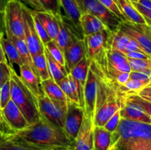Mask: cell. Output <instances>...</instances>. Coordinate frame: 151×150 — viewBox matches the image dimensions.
<instances>
[{
    "label": "cell",
    "instance_id": "1",
    "mask_svg": "<svg viewBox=\"0 0 151 150\" xmlns=\"http://www.w3.org/2000/svg\"><path fill=\"white\" fill-rule=\"evenodd\" d=\"M13 135L24 142L44 148L75 147V141L69 138L63 129L53 124L41 116L35 123L14 132Z\"/></svg>",
    "mask_w": 151,
    "mask_h": 150
},
{
    "label": "cell",
    "instance_id": "2",
    "mask_svg": "<svg viewBox=\"0 0 151 150\" xmlns=\"http://www.w3.org/2000/svg\"><path fill=\"white\" fill-rule=\"evenodd\" d=\"M10 81L11 100L19 107L29 125L35 123L41 118L38 98L24 84L13 66Z\"/></svg>",
    "mask_w": 151,
    "mask_h": 150
},
{
    "label": "cell",
    "instance_id": "3",
    "mask_svg": "<svg viewBox=\"0 0 151 150\" xmlns=\"http://www.w3.org/2000/svg\"><path fill=\"white\" fill-rule=\"evenodd\" d=\"M140 141H151V124L121 119L116 131L112 133L111 149Z\"/></svg>",
    "mask_w": 151,
    "mask_h": 150
},
{
    "label": "cell",
    "instance_id": "4",
    "mask_svg": "<svg viewBox=\"0 0 151 150\" xmlns=\"http://www.w3.org/2000/svg\"><path fill=\"white\" fill-rule=\"evenodd\" d=\"M38 100L41 116L53 124L63 129L69 101L53 99L46 94L38 98Z\"/></svg>",
    "mask_w": 151,
    "mask_h": 150
},
{
    "label": "cell",
    "instance_id": "5",
    "mask_svg": "<svg viewBox=\"0 0 151 150\" xmlns=\"http://www.w3.org/2000/svg\"><path fill=\"white\" fill-rule=\"evenodd\" d=\"M81 14H91L100 19L108 29L115 32L119 29L122 21L105 7L99 0H76Z\"/></svg>",
    "mask_w": 151,
    "mask_h": 150
},
{
    "label": "cell",
    "instance_id": "6",
    "mask_svg": "<svg viewBox=\"0 0 151 150\" xmlns=\"http://www.w3.org/2000/svg\"><path fill=\"white\" fill-rule=\"evenodd\" d=\"M112 32L105 29L93 35L84 37L86 55L88 61L100 65L104 61L109 40Z\"/></svg>",
    "mask_w": 151,
    "mask_h": 150
},
{
    "label": "cell",
    "instance_id": "7",
    "mask_svg": "<svg viewBox=\"0 0 151 150\" xmlns=\"http://www.w3.org/2000/svg\"><path fill=\"white\" fill-rule=\"evenodd\" d=\"M23 6L17 0H7L4 10L5 31L14 36L24 40Z\"/></svg>",
    "mask_w": 151,
    "mask_h": 150
},
{
    "label": "cell",
    "instance_id": "8",
    "mask_svg": "<svg viewBox=\"0 0 151 150\" xmlns=\"http://www.w3.org/2000/svg\"><path fill=\"white\" fill-rule=\"evenodd\" d=\"M61 6L60 14L62 21L70 32L80 40H84V35L81 26V12L76 0H60Z\"/></svg>",
    "mask_w": 151,
    "mask_h": 150
},
{
    "label": "cell",
    "instance_id": "9",
    "mask_svg": "<svg viewBox=\"0 0 151 150\" xmlns=\"http://www.w3.org/2000/svg\"><path fill=\"white\" fill-rule=\"evenodd\" d=\"M119 30L135 40L144 52L151 57V27L150 26L125 21L121 23Z\"/></svg>",
    "mask_w": 151,
    "mask_h": 150
},
{
    "label": "cell",
    "instance_id": "10",
    "mask_svg": "<svg viewBox=\"0 0 151 150\" xmlns=\"http://www.w3.org/2000/svg\"><path fill=\"white\" fill-rule=\"evenodd\" d=\"M24 23V41L32 57L44 53L45 46L40 39L35 29L32 11L23 6Z\"/></svg>",
    "mask_w": 151,
    "mask_h": 150
},
{
    "label": "cell",
    "instance_id": "11",
    "mask_svg": "<svg viewBox=\"0 0 151 150\" xmlns=\"http://www.w3.org/2000/svg\"><path fill=\"white\" fill-rule=\"evenodd\" d=\"M83 117L84 109L77 103L69 101L63 130L72 141H75L81 129Z\"/></svg>",
    "mask_w": 151,
    "mask_h": 150
},
{
    "label": "cell",
    "instance_id": "12",
    "mask_svg": "<svg viewBox=\"0 0 151 150\" xmlns=\"http://www.w3.org/2000/svg\"><path fill=\"white\" fill-rule=\"evenodd\" d=\"M123 102V96L116 92L108 97L94 116V125L104 126L108 121L121 109Z\"/></svg>",
    "mask_w": 151,
    "mask_h": 150
},
{
    "label": "cell",
    "instance_id": "13",
    "mask_svg": "<svg viewBox=\"0 0 151 150\" xmlns=\"http://www.w3.org/2000/svg\"><path fill=\"white\" fill-rule=\"evenodd\" d=\"M86 55L84 40H80L72 35V41L69 42L64 51L66 69L68 73Z\"/></svg>",
    "mask_w": 151,
    "mask_h": 150
},
{
    "label": "cell",
    "instance_id": "14",
    "mask_svg": "<svg viewBox=\"0 0 151 150\" xmlns=\"http://www.w3.org/2000/svg\"><path fill=\"white\" fill-rule=\"evenodd\" d=\"M94 121L84 114L83 120L75 141L74 150H94Z\"/></svg>",
    "mask_w": 151,
    "mask_h": 150
},
{
    "label": "cell",
    "instance_id": "15",
    "mask_svg": "<svg viewBox=\"0 0 151 150\" xmlns=\"http://www.w3.org/2000/svg\"><path fill=\"white\" fill-rule=\"evenodd\" d=\"M1 116L6 123L16 132L24 129L29 126V124L24 115L12 100L1 109Z\"/></svg>",
    "mask_w": 151,
    "mask_h": 150
},
{
    "label": "cell",
    "instance_id": "16",
    "mask_svg": "<svg viewBox=\"0 0 151 150\" xmlns=\"http://www.w3.org/2000/svg\"><path fill=\"white\" fill-rule=\"evenodd\" d=\"M69 101L80 104L84 109L83 91L70 74L58 82Z\"/></svg>",
    "mask_w": 151,
    "mask_h": 150
},
{
    "label": "cell",
    "instance_id": "17",
    "mask_svg": "<svg viewBox=\"0 0 151 150\" xmlns=\"http://www.w3.org/2000/svg\"><path fill=\"white\" fill-rule=\"evenodd\" d=\"M54 149V148H53ZM32 145L16 138L13 133L6 134L0 132V150H49Z\"/></svg>",
    "mask_w": 151,
    "mask_h": 150
},
{
    "label": "cell",
    "instance_id": "18",
    "mask_svg": "<svg viewBox=\"0 0 151 150\" xmlns=\"http://www.w3.org/2000/svg\"><path fill=\"white\" fill-rule=\"evenodd\" d=\"M19 76L22 82L37 98L45 94L41 87V79L30 67L23 64L19 67Z\"/></svg>",
    "mask_w": 151,
    "mask_h": 150
},
{
    "label": "cell",
    "instance_id": "19",
    "mask_svg": "<svg viewBox=\"0 0 151 150\" xmlns=\"http://www.w3.org/2000/svg\"><path fill=\"white\" fill-rule=\"evenodd\" d=\"M119 113H120L121 119L147 124L151 123V117L141 107L137 106V104L125 101L124 99L122 107L119 110Z\"/></svg>",
    "mask_w": 151,
    "mask_h": 150
},
{
    "label": "cell",
    "instance_id": "20",
    "mask_svg": "<svg viewBox=\"0 0 151 150\" xmlns=\"http://www.w3.org/2000/svg\"><path fill=\"white\" fill-rule=\"evenodd\" d=\"M125 20L141 24H147L141 13L136 9L129 0H115Z\"/></svg>",
    "mask_w": 151,
    "mask_h": 150
},
{
    "label": "cell",
    "instance_id": "21",
    "mask_svg": "<svg viewBox=\"0 0 151 150\" xmlns=\"http://www.w3.org/2000/svg\"><path fill=\"white\" fill-rule=\"evenodd\" d=\"M5 35L16 46L18 51H19V54H20L22 63H23L24 65H27V66H28L29 67H30L31 69L34 71V72L38 75L36 69H35V65H34L33 60H32V55H31L30 52H29V49H28L24 40H22L21 39V38H17V37L14 36V35H12L10 32H9L8 31H5ZM38 77H39V76H38Z\"/></svg>",
    "mask_w": 151,
    "mask_h": 150
},
{
    "label": "cell",
    "instance_id": "22",
    "mask_svg": "<svg viewBox=\"0 0 151 150\" xmlns=\"http://www.w3.org/2000/svg\"><path fill=\"white\" fill-rule=\"evenodd\" d=\"M81 22L84 37L93 35L103 29H107L106 25L100 19L88 13L83 14L81 16Z\"/></svg>",
    "mask_w": 151,
    "mask_h": 150
},
{
    "label": "cell",
    "instance_id": "23",
    "mask_svg": "<svg viewBox=\"0 0 151 150\" xmlns=\"http://www.w3.org/2000/svg\"><path fill=\"white\" fill-rule=\"evenodd\" d=\"M112 133L103 126H94V150H110Z\"/></svg>",
    "mask_w": 151,
    "mask_h": 150
},
{
    "label": "cell",
    "instance_id": "24",
    "mask_svg": "<svg viewBox=\"0 0 151 150\" xmlns=\"http://www.w3.org/2000/svg\"><path fill=\"white\" fill-rule=\"evenodd\" d=\"M33 13L44 26L51 39L54 41L57 37L59 30L58 23L55 16L45 11H38Z\"/></svg>",
    "mask_w": 151,
    "mask_h": 150
},
{
    "label": "cell",
    "instance_id": "25",
    "mask_svg": "<svg viewBox=\"0 0 151 150\" xmlns=\"http://www.w3.org/2000/svg\"><path fill=\"white\" fill-rule=\"evenodd\" d=\"M131 40V37L118 29L116 32H112L108 44V49L125 54L127 46Z\"/></svg>",
    "mask_w": 151,
    "mask_h": 150
},
{
    "label": "cell",
    "instance_id": "26",
    "mask_svg": "<svg viewBox=\"0 0 151 150\" xmlns=\"http://www.w3.org/2000/svg\"><path fill=\"white\" fill-rule=\"evenodd\" d=\"M41 85L44 94L50 98L60 101H69L60 85L52 78L41 81Z\"/></svg>",
    "mask_w": 151,
    "mask_h": 150
},
{
    "label": "cell",
    "instance_id": "27",
    "mask_svg": "<svg viewBox=\"0 0 151 150\" xmlns=\"http://www.w3.org/2000/svg\"><path fill=\"white\" fill-rule=\"evenodd\" d=\"M0 42L2 46L4 54L10 62V66H12L13 64H16L19 67L22 66L23 63L15 44L6 35L0 38Z\"/></svg>",
    "mask_w": 151,
    "mask_h": 150
},
{
    "label": "cell",
    "instance_id": "28",
    "mask_svg": "<svg viewBox=\"0 0 151 150\" xmlns=\"http://www.w3.org/2000/svg\"><path fill=\"white\" fill-rule=\"evenodd\" d=\"M90 62L87 59L86 57L83 58L76 66L73 67V69L70 71L69 74L72 76V77L76 80L83 91L86 82L88 72L90 67Z\"/></svg>",
    "mask_w": 151,
    "mask_h": 150
},
{
    "label": "cell",
    "instance_id": "29",
    "mask_svg": "<svg viewBox=\"0 0 151 150\" xmlns=\"http://www.w3.org/2000/svg\"><path fill=\"white\" fill-rule=\"evenodd\" d=\"M44 53H45L46 58H47L50 76L56 82H58L59 81L66 77L69 74V73H68L66 68L62 66L61 64H60L58 62L56 61L46 49Z\"/></svg>",
    "mask_w": 151,
    "mask_h": 150
},
{
    "label": "cell",
    "instance_id": "30",
    "mask_svg": "<svg viewBox=\"0 0 151 150\" xmlns=\"http://www.w3.org/2000/svg\"><path fill=\"white\" fill-rule=\"evenodd\" d=\"M55 17L58 20V23L59 30L57 37H56L55 39L54 40V41L56 43V44L58 46L59 48L61 49V51H63V54H64V51L66 46H67L68 44H69V42L72 41L73 34L70 32V30L68 29V27L66 26V24L63 23V21L61 19V17H60V14L58 15Z\"/></svg>",
    "mask_w": 151,
    "mask_h": 150
},
{
    "label": "cell",
    "instance_id": "31",
    "mask_svg": "<svg viewBox=\"0 0 151 150\" xmlns=\"http://www.w3.org/2000/svg\"><path fill=\"white\" fill-rule=\"evenodd\" d=\"M32 60H33L34 65H35L38 76L41 79V82L51 78L50 71H49L45 53L36 54L34 57H32Z\"/></svg>",
    "mask_w": 151,
    "mask_h": 150
},
{
    "label": "cell",
    "instance_id": "32",
    "mask_svg": "<svg viewBox=\"0 0 151 150\" xmlns=\"http://www.w3.org/2000/svg\"><path fill=\"white\" fill-rule=\"evenodd\" d=\"M110 150H151V141H140L121 144Z\"/></svg>",
    "mask_w": 151,
    "mask_h": 150
},
{
    "label": "cell",
    "instance_id": "33",
    "mask_svg": "<svg viewBox=\"0 0 151 150\" xmlns=\"http://www.w3.org/2000/svg\"><path fill=\"white\" fill-rule=\"evenodd\" d=\"M131 71L145 72L151 74V63L150 59L128 58Z\"/></svg>",
    "mask_w": 151,
    "mask_h": 150
},
{
    "label": "cell",
    "instance_id": "34",
    "mask_svg": "<svg viewBox=\"0 0 151 150\" xmlns=\"http://www.w3.org/2000/svg\"><path fill=\"white\" fill-rule=\"evenodd\" d=\"M123 99L125 101H129V102L133 103L134 104H137V106L141 107L146 113H147L151 117V102H150V101L142 98L137 94L126 95L123 96Z\"/></svg>",
    "mask_w": 151,
    "mask_h": 150
},
{
    "label": "cell",
    "instance_id": "35",
    "mask_svg": "<svg viewBox=\"0 0 151 150\" xmlns=\"http://www.w3.org/2000/svg\"><path fill=\"white\" fill-rule=\"evenodd\" d=\"M44 11L54 16L61 14V6L60 0H38Z\"/></svg>",
    "mask_w": 151,
    "mask_h": 150
},
{
    "label": "cell",
    "instance_id": "36",
    "mask_svg": "<svg viewBox=\"0 0 151 150\" xmlns=\"http://www.w3.org/2000/svg\"><path fill=\"white\" fill-rule=\"evenodd\" d=\"M44 46H45L46 49L50 52V54L52 56L53 58L56 61H58L60 64H61L62 66L66 68V61H65L64 54H63V51H61V49L59 48L58 46L56 44V43L54 41H50Z\"/></svg>",
    "mask_w": 151,
    "mask_h": 150
},
{
    "label": "cell",
    "instance_id": "37",
    "mask_svg": "<svg viewBox=\"0 0 151 150\" xmlns=\"http://www.w3.org/2000/svg\"><path fill=\"white\" fill-rule=\"evenodd\" d=\"M32 17H33V21L34 24H35V29H36V32L38 33V36H39L40 39L41 40L42 43L44 44V45L45 46L47 43H49L50 41H52L51 39V38L49 35L48 32L46 30V29L44 28V26H43L42 24L41 23L39 20H38V18L36 17V16L35 15V13L33 12H32Z\"/></svg>",
    "mask_w": 151,
    "mask_h": 150
},
{
    "label": "cell",
    "instance_id": "38",
    "mask_svg": "<svg viewBox=\"0 0 151 150\" xmlns=\"http://www.w3.org/2000/svg\"><path fill=\"white\" fill-rule=\"evenodd\" d=\"M0 108L3 109L11 100L10 81L8 80L0 88Z\"/></svg>",
    "mask_w": 151,
    "mask_h": 150
},
{
    "label": "cell",
    "instance_id": "39",
    "mask_svg": "<svg viewBox=\"0 0 151 150\" xmlns=\"http://www.w3.org/2000/svg\"><path fill=\"white\" fill-rule=\"evenodd\" d=\"M103 5L106 7H107L111 12L114 13V15H116L118 18L121 19L122 21H125V19L123 16L122 13H121L120 10L118 7L117 4H116L115 0H99Z\"/></svg>",
    "mask_w": 151,
    "mask_h": 150
},
{
    "label": "cell",
    "instance_id": "40",
    "mask_svg": "<svg viewBox=\"0 0 151 150\" xmlns=\"http://www.w3.org/2000/svg\"><path fill=\"white\" fill-rule=\"evenodd\" d=\"M11 76V66L8 63H0V88L7 81L10 80Z\"/></svg>",
    "mask_w": 151,
    "mask_h": 150
},
{
    "label": "cell",
    "instance_id": "41",
    "mask_svg": "<svg viewBox=\"0 0 151 150\" xmlns=\"http://www.w3.org/2000/svg\"><path fill=\"white\" fill-rule=\"evenodd\" d=\"M121 116L120 113H119V111L116 112L109 121H108L107 123L105 124V126L103 127L106 128L107 130H109V132H111V133L114 132L116 131V128H117L118 125H119V121H120Z\"/></svg>",
    "mask_w": 151,
    "mask_h": 150
},
{
    "label": "cell",
    "instance_id": "42",
    "mask_svg": "<svg viewBox=\"0 0 151 150\" xmlns=\"http://www.w3.org/2000/svg\"><path fill=\"white\" fill-rule=\"evenodd\" d=\"M132 4H134L136 9L141 13V15L143 16L145 20L146 24L151 27V10L147 8L145 6L142 5L139 2H134L132 3Z\"/></svg>",
    "mask_w": 151,
    "mask_h": 150
},
{
    "label": "cell",
    "instance_id": "43",
    "mask_svg": "<svg viewBox=\"0 0 151 150\" xmlns=\"http://www.w3.org/2000/svg\"><path fill=\"white\" fill-rule=\"evenodd\" d=\"M129 79L151 82V74L145 72L131 71L129 74Z\"/></svg>",
    "mask_w": 151,
    "mask_h": 150
},
{
    "label": "cell",
    "instance_id": "44",
    "mask_svg": "<svg viewBox=\"0 0 151 150\" xmlns=\"http://www.w3.org/2000/svg\"><path fill=\"white\" fill-rule=\"evenodd\" d=\"M17 1H20L22 4H23L25 7L29 9L32 12L44 11L38 0H17Z\"/></svg>",
    "mask_w": 151,
    "mask_h": 150
},
{
    "label": "cell",
    "instance_id": "45",
    "mask_svg": "<svg viewBox=\"0 0 151 150\" xmlns=\"http://www.w3.org/2000/svg\"><path fill=\"white\" fill-rule=\"evenodd\" d=\"M131 51H138V52H144L142 48L140 47V46L139 45L138 43L135 41V40L132 39L130 41V42L128 43V46H127L126 48V52H125V54L128 52H131Z\"/></svg>",
    "mask_w": 151,
    "mask_h": 150
},
{
    "label": "cell",
    "instance_id": "46",
    "mask_svg": "<svg viewBox=\"0 0 151 150\" xmlns=\"http://www.w3.org/2000/svg\"><path fill=\"white\" fill-rule=\"evenodd\" d=\"M137 94L144 99L151 102V82L143 89H142Z\"/></svg>",
    "mask_w": 151,
    "mask_h": 150
},
{
    "label": "cell",
    "instance_id": "47",
    "mask_svg": "<svg viewBox=\"0 0 151 150\" xmlns=\"http://www.w3.org/2000/svg\"><path fill=\"white\" fill-rule=\"evenodd\" d=\"M125 55L128 58H133V59H150L151 57L146 54L145 53L143 52H138V51H131V52L127 53Z\"/></svg>",
    "mask_w": 151,
    "mask_h": 150
},
{
    "label": "cell",
    "instance_id": "48",
    "mask_svg": "<svg viewBox=\"0 0 151 150\" xmlns=\"http://www.w3.org/2000/svg\"><path fill=\"white\" fill-rule=\"evenodd\" d=\"M5 35V25H4V12L0 10V38Z\"/></svg>",
    "mask_w": 151,
    "mask_h": 150
},
{
    "label": "cell",
    "instance_id": "49",
    "mask_svg": "<svg viewBox=\"0 0 151 150\" xmlns=\"http://www.w3.org/2000/svg\"><path fill=\"white\" fill-rule=\"evenodd\" d=\"M0 63H7V57H6L5 54H4V50H3L2 46H1V42H0Z\"/></svg>",
    "mask_w": 151,
    "mask_h": 150
},
{
    "label": "cell",
    "instance_id": "50",
    "mask_svg": "<svg viewBox=\"0 0 151 150\" xmlns=\"http://www.w3.org/2000/svg\"><path fill=\"white\" fill-rule=\"evenodd\" d=\"M139 3L151 10V0H139Z\"/></svg>",
    "mask_w": 151,
    "mask_h": 150
},
{
    "label": "cell",
    "instance_id": "51",
    "mask_svg": "<svg viewBox=\"0 0 151 150\" xmlns=\"http://www.w3.org/2000/svg\"><path fill=\"white\" fill-rule=\"evenodd\" d=\"M49 150H74V147H58Z\"/></svg>",
    "mask_w": 151,
    "mask_h": 150
},
{
    "label": "cell",
    "instance_id": "52",
    "mask_svg": "<svg viewBox=\"0 0 151 150\" xmlns=\"http://www.w3.org/2000/svg\"><path fill=\"white\" fill-rule=\"evenodd\" d=\"M7 1V0H0V10H1V11L4 12V7H5Z\"/></svg>",
    "mask_w": 151,
    "mask_h": 150
},
{
    "label": "cell",
    "instance_id": "53",
    "mask_svg": "<svg viewBox=\"0 0 151 150\" xmlns=\"http://www.w3.org/2000/svg\"><path fill=\"white\" fill-rule=\"evenodd\" d=\"M131 3H134V2H139V0H129Z\"/></svg>",
    "mask_w": 151,
    "mask_h": 150
},
{
    "label": "cell",
    "instance_id": "54",
    "mask_svg": "<svg viewBox=\"0 0 151 150\" xmlns=\"http://www.w3.org/2000/svg\"><path fill=\"white\" fill-rule=\"evenodd\" d=\"M1 109L0 108V120H1Z\"/></svg>",
    "mask_w": 151,
    "mask_h": 150
},
{
    "label": "cell",
    "instance_id": "55",
    "mask_svg": "<svg viewBox=\"0 0 151 150\" xmlns=\"http://www.w3.org/2000/svg\"><path fill=\"white\" fill-rule=\"evenodd\" d=\"M150 63H151V58L150 59Z\"/></svg>",
    "mask_w": 151,
    "mask_h": 150
},
{
    "label": "cell",
    "instance_id": "56",
    "mask_svg": "<svg viewBox=\"0 0 151 150\" xmlns=\"http://www.w3.org/2000/svg\"><path fill=\"white\" fill-rule=\"evenodd\" d=\"M0 91H1V89H0Z\"/></svg>",
    "mask_w": 151,
    "mask_h": 150
},
{
    "label": "cell",
    "instance_id": "57",
    "mask_svg": "<svg viewBox=\"0 0 151 150\" xmlns=\"http://www.w3.org/2000/svg\"><path fill=\"white\" fill-rule=\"evenodd\" d=\"M150 124H151V123H150Z\"/></svg>",
    "mask_w": 151,
    "mask_h": 150
}]
</instances>
